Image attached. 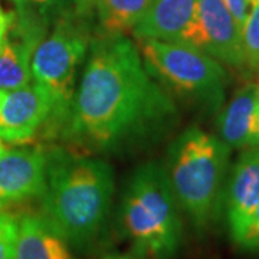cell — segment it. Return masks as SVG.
I'll list each match as a JSON object with an SVG mask.
<instances>
[{"mask_svg":"<svg viewBox=\"0 0 259 259\" xmlns=\"http://www.w3.org/2000/svg\"><path fill=\"white\" fill-rule=\"evenodd\" d=\"M176 105L125 35L91 40L87 66L65 121V136L93 151H112L166 128Z\"/></svg>","mask_w":259,"mask_h":259,"instance_id":"obj_1","label":"cell"},{"mask_svg":"<svg viewBox=\"0 0 259 259\" xmlns=\"http://www.w3.org/2000/svg\"><path fill=\"white\" fill-rule=\"evenodd\" d=\"M114 192V170L105 160L61 148L48 154L44 216L69 245L85 246L100 235Z\"/></svg>","mask_w":259,"mask_h":259,"instance_id":"obj_2","label":"cell"},{"mask_svg":"<svg viewBox=\"0 0 259 259\" xmlns=\"http://www.w3.org/2000/svg\"><path fill=\"white\" fill-rule=\"evenodd\" d=\"M232 148L199 127H189L168 148L166 173L179 206L204 231L222 212Z\"/></svg>","mask_w":259,"mask_h":259,"instance_id":"obj_3","label":"cell"},{"mask_svg":"<svg viewBox=\"0 0 259 259\" xmlns=\"http://www.w3.org/2000/svg\"><path fill=\"white\" fill-rule=\"evenodd\" d=\"M121 228L134 250L171 259L183 239L180 206L160 163H144L130 177L120 209Z\"/></svg>","mask_w":259,"mask_h":259,"instance_id":"obj_4","label":"cell"},{"mask_svg":"<svg viewBox=\"0 0 259 259\" xmlns=\"http://www.w3.org/2000/svg\"><path fill=\"white\" fill-rule=\"evenodd\" d=\"M83 9H75L54 22L32 58V81L51 93L55 108L49 125L66 121L75 95L78 69L91 47L90 30L82 19Z\"/></svg>","mask_w":259,"mask_h":259,"instance_id":"obj_5","label":"cell"},{"mask_svg":"<svg viewBox=\"0 0 259 259\" xmlns=\"http://www.w3.org/2000/svg\"><path fill=\"white\" fill-rule=\"evenodd\" d=\"M137 47L158 82L196 101L222 104L228 74L212 56L183 42L137 40Z\"/></svg>","mask_w":259,"mask_h":259,"instance_id":"obj_6","label":"cell"},{"mask_svg":"<svg viewBox=\"0 0 259 259\" xmlns=\"http://www.w3.org/2000/svg\"><path fill=\"white\" fill-rule=\"evenodd\" d=\"M183 44L199 48L233 69L246 68L241 26L222 0H199L197 15Z\"/></svg>","mask_w":259,"mask_h":259,"instance_id":"obj_7","label":"cell"},{"mask_svg":"<svg viewBox=\"0 0 259 259\" xmlns=\"http://www.w3.org/2000/svg\"><path fill=\"white\" fill-rule=\"evenodd\" d=\"M54 108L51 93L35 81L8 91L0 107V139L13 144L32 140L42 125L49 124Z\"/></svg>","mask_w":259,"mask_h":259,"instance_id":"obj_8","label":"cell"},{"mask_svg":"<svg viewBox=\"0 0 259 259\" xmlns=\"http://www.w3.org/2000/svg\"><path fill=\"white\" fill-rule=\"evenodd\" d=\"M49 25L44 19L15 12V20L0 51V90L13 91L32 82V58L48 35Z\"/></svg>","mask_w":259,"mask_h":259,"instance_id":"obj_9","label":"cell"},{"mask_svg":"<svg viewBox=\"0 0 259 259\" xmlns=\"http://www.w3.org/2000/svg\"><path fill=\"white\" fill-rule=\"evenodd\" d=\"M48 153L39 147L8 150L0 157V209L45 193Z\"/></svg>","mask_w":259,"mask_h":259,"instance_id":"obj_10","label":"cell"},{"mask_svg":"<svg viewBox=\"0 0 259 259\" xmlns=\"http://www.w3.org/2000/svg\"><path fill=\"white\" fill-rule=\"evenodd\" d=\"M259 203V147L246 148L232 168L223 207L232 241L243 231Z\"/></svg>","mask_w":259,"mask_h":259,"instance_id":"obj_11","label":"cell"},{"mask_svg":"<svg viewBox=\"0 0 259 259\" xmlns=\"http://www.w3.org/2000/svg\"><path fill=\"white\" fill-rule=\"evenodd\" d=\"M219 139L231 148L259 147V83L249 82L233 94L218 120Z\"/></svg>","mask_w":259,"mask_h":259,"instance_id":"obj_12","label":"cell"},{"mask_svg":"<svg viewBox=\"0 0 259 259\" xmlns=\"http://www.w3.org/2000/svg\"><path fill=\"white\" fill-rule=\"evenodd\" d=\"M199 0H153L133 28L137 40L183 42L197 15Z\"/></svg>","mask_w":259,"mask_h":259,"instance_id":"obj_13","label":"cell"},{"mask_svg":"<svg viewBox=\"0 0 259 259\" xmlns=\"http://www.w3.org/2000/svg\"><path fill=\"white\" fill-rule=\"evenodd\" d=\"M15 259H75L69 243L44 214H25L18 221Z\"/></svg>","mask_w":259,"mask_h":259,"instance_id":"obj_14","label":"cell"},{"mask_svg":"<svg viewBox=\"0 0 259 259\" xmlns=\"http://www.w3.org/2000/svg\"><path fill=\"white\" fill-rule=\"evenodd\" d=\"M153 0H97V15L104 35H124L146 15Z\"/></svg>","mask_w":259,"mask_h":259,"instance_id":"obj_15","label":"cell"},{"mask_svg":"<svg viewBox=\"0 0 259 259\" xmlns=\"http://www.w3.org/2000/svg\"><path fill=\"white\" fill-rule=\"evenodd\" d=\"M248 15L242 25V47L246 69L259 72V0H246Z\"/></svg>","mask_w":259,"mask_h":259,"instance_id":"obj_16","label":"cell"},{"mask_svg":"<svg viewBox=\"0 0 259 259\" xmlns=\"http://www.w3.org/2000/svg\"><path fill=\"white\" fill-rule=\"evenodd\" d=\"M15 6V12L19 15H29L35 18L52 22V19L61 18L71 12L69 6L83 8V0H10ZM75 10V9H74Z\"/></svg>","mask_w":259,"mask_h":259,"instance_id":"obj_17","label":"cell"},{"mask_svg":"<svg viewBox=\"0 0 259 259\" xmlns=\"http://www.w3.org/2000/svg\"><path fill=\"white\" fill-rule=\"evenodd\" d=\"M18 232V219L0 213V259H15V241Z\"/></svg>","mask_w":259,"mask_h":259,"instance_id":"obj_18","label":"cell"},{"mask_svg":"<svg viewBox=\"0 0 259 259\" xmlns=\"http://www.w3.org/2000/svg\"><path fill=\"white\" fill-rule=\"evenodd\" d=\"M233 243L242 250L259 253V203L243 231L233 239Z\"/></svg>","mask_w":259,"mask_h":259,"instance_id":"obj_19","label":"cell"},{"mask_svg":"<svg viewBox=\"0 0 259 259\" xmlns=\"http://www.w3.org/2000/svg\"><path fill=\"white\" fill-rule=\"evenodd\" d=\"M222 2L242 28V25H243V22L246 19V15H248V3H246V0H222Z\"/></svg>","mask_w":259,"mask_h":259,"instance_id":"obj_20","label":"cell"},{"mask_svg":"<svg viewBox=\"0 0 259 259\" xmlns=\"http://www.w3.org/2000/svg\"><path fill=\"white\" fill-rule=\"evenodd\" d=\"M13 20H15V12L3 9V6L0 5V51L5 45V40H6L8 32H9Z\"/></svg>","mask_w":259,"mask_h":259,"instance_id":"obj_21","label":"cell"},{"mask_svg":"<svg viewBox=\"0 0 259 259\" xmlns=\"http://www.w3.org/2000/svg\"><path fill=\"white\" fill-rule=\"evenodd\" d=\"M8 150H6V147H5V143H3V140L0 139V157L6 153Z\"/></svg>","mask_w":259,"mask_h":259,"instance_id":"obj_22","label":"cell"},{"mask_svg":"<svg viewBox=\"0 0 259 259\" xmlns=\"http://www.w3.org/2000/svg\"><path fill=\"white\" fill-rule=\"evenodd\" d=\"M6 94L8 91H3V90H0V107H2V104L5 101V97H6Z\"/></svg>","mask_w":259,"mask_h":259,"instance_id":"obj_23","label":"cell"},{"mask_svg":"<svg viewBox=\"0 0 259 259\" xmlns=\"http://www.w3.org/2000/svg\"><path fill=\"white\" fill-rule=\"evenodd\" d=\"M105 259H134V258H130V256H110V258H105Z\"/></svg>","mask_w":259,"mask_h":259,"instance_id":"obj_24","label":"cell"},{"mask_svg":"<svg viewBox=\"0 0 259 259\" xmlns=\"http://www.w3.org/2000/svg\"><path fill=\"white\" fill-rule=\"evenodd\" d=\"M93 2H94V3H95V2H97V0H93Z\"/></svg>","mask_w":259,"mask_h":259,"instance_id":"obj_25","label":"cell"},{"mask_svg":"<svg viewBox=\"0 0 259 259\" xmlns=\"http://www.w3.org/2000/svg\"><path fill=\"white\" fill-rule=\"evenodd\" d=\"M258 83H259V82H258Z\"/></svg>","mask_w":259,"mask_h":259,"instance_id":"obj_26","label":"cell"}]
</instances>
